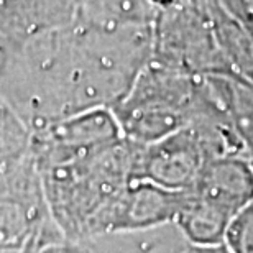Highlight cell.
Segmentation results:
<instances>
[{"label": "cell", "mask_w": 253, "mask_h": 253, "mask_svg": "<svg viewBox=\"0 0 253 253\" xmlns=\"http://www.w3.org/2000/svg\"><path fill=\"white\" fill-rule=\"evenodd\" d=\"M87 247L90 253H230L225 245L199 247L191 244L174 224L97 237L89 240Z\"/></svg>", "instance_id": "obj_6"}, {"label": "cell", "mask_w": 253, "mask_h": 253, "mask_svg": "<svg viewBox=\"0 0 253 253\" xmlns=\"http://www.w3.org/2000/svg\"><path fill=\"white\" fill-rule=\"evenodd\" d=\"M22 250H0V253H20Z\"/></svg>", "instance_id": "obj_11"}, {"label": "cell", "mask_w": 253, "mask_h": 253, "mask_svg": "<svg viewBox=\"0 0 253 253\" xmlns=\"http://www.w3.org/2000/svg\"><path fill=\"white\" fill-rule=\"evenodd\" d=\"M133 151L117 141L66 160L35 161L49 215L66 240L92 239L95 220L131 179Z\"/></svg>", "instance_id": "obj_1"}, {"label": "cell", "mask_w": 253, "mask_h": 253, "mask_svg": "<svg viewBox=\"0 0 253 253\" xmlns=\"http://www.w3.org/2000/svg\"><path fill=\"white\" fill-rule=\"evenodd\" d=\"M40 253H90L87 242H71L66 239H58L44 244Z\"/></svg>", "instance_id": "obj_10"}, {"label": "cell", "mask_w": 253, "mask_h": 253, "mask_svg": "<svg viewBox=\"0 0 253 253\" xmlns=\"http://www.w3.org/2000/svg\"><path fill=\"white\" fill-rule=\"evenodd\" d=\"M186 192L160 188L143 179H130L95 220L90 240L174 224Z\"/></svg>", "instance_id": "obj_3"}, {"label": "cell", "mask_w": 253, "mask_h": 253, "mask_svg": "<svg viewBox=\"0 0 253 253\" xmlns=\"http://www.w3.org/2000/svg\"><path fill=\"white\" fill-rule=\"evenodd\" d=\"M191 191L235 217L253 201L252 161L245 156H224L207 161Z\"/></svg>", "instance_id": "obj_5"}, {"label": "cell", "mask_w": 253, "mask_h": 253, "mask_svg": "<svg viewBox=\"0 0 253 253\" xmlns=\"http://www.w3.org/2000/svg\"><path fill=\"white\" fill-rule=\"evenodd\" d=\"M232 220L234 215H230L229 212L201 199L192 191H188L176 215L174 225L191 244L215 247L224 245L227 229Z\"/></svg>", "instance_id": "obj_7"}, {"label": "cell", "mask_w": 253, "mask_h": 253, "mask_svg": "<svg viewBox=\"0 0 253 253\" xmlns=\"http://www.w3.org/2000/svg\"><path fill=\"white\" fill-rule=\"evenodd\" d=\"M211 161L199 133H176L150 146H135L131 179L169 191H191Z\"/></svg>", "instance_id": "obj_4"}, {"label": "cell", "mask_w": 253, "mask_h": 253, "mask_svg": "<svg viewBox=\"0 0 253 253\" xmlns=\"http://www.w3.org/2000/svg\"><path fill=\"white\" fill-rule=\"evenodd\" d=\"M224 245L230 253H253V201L230 222Z\"/></svg>", "instance_id": "obj_9"}, {"label": "cell", "mask_w": 253, "mask_h": 253, "mask_svg": "<svg viewBox=\"0 0 253 253\" xmlns=\"http://www.w3.org/2000/svg\"><path fill=\"white\" fill-rule=\"evenodd\" d=\"M64 239L49 215L32 151L0 176V250H23L35 242Z\"/></svg>", "instance_id": "obj_2"}, {"label": "cell", "mask_w": 253, "mask_h": 253, "mask_svg": "<svg viewBox=\"0 0 253 253\" xmlns=\"http://www.w3.org/2000/svg\"><path fill=\"white\" fill-rule=\"evenodd\" d=\"M30 153L23 131L17 125L0 119V176L15 168Z\"/></svg>", "instance_id": "obj_8"}]
</instances>
